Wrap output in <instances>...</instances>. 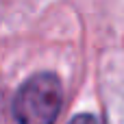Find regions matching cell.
<instances>
[{
  "mask_svg": "<svg viewBox=\"0 0 124 124\" xmlns=\"http://www.w3.org/2000/svg\"><path fill=\"white\" fill-rule=\"evenodd\" d=\"M61 81L50 72H41L31 76L15 94L13 116L17 124H54L61 111Z\"/></svg>",
  "mask_w": 124,
  "mask_h": 124,
  "instance_id": "obj_1",
  "label": "cell"
},
{
  "mask_svg": "<svg viewBox=\"0 0 124 124\" xmlns=\"http://www.w3.org/2000/svg\"><path fill=\"white\" fill-rule=\"evenodd\" d=\"M70 124H98V122H96V118H94V116H89V113H81V116L72 118Z\"/></svg>",
  "mask_w": 124,
  "mask_h": 124,
  "instance_id": "obj_2",
  "label": "cell"
}]
</instances>
